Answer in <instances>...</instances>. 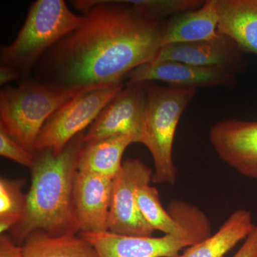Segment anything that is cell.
I'll return each mask as SVG.
<instances>
[{
	"label": "cell",
	"mask_w": 257,
	"mask_h": 257,
	"mask_svg": "<svg viewBox=\"0 0 257 257\" xmlns=\"http://www.w3.org/2000/svg\"><path fill=\"white\" fill-rule=\"evenodd\" d=\"M80 25L36 64L38 82L66 89L121 84L134 69L154 60L164 26L126 1H77Z\"/></svg>",
	"instance_id": "1"
},
{
	"label": "cell",
	"mask_w": 257,
	"mask_h": 257,
	"mask_svg": "<svg viewBox=\"0 0 257 257\" xmlns=\"http://www.w3.org/2000/svg\"><path fill=\"white\" fill-rule=\"evenodd\" d=\"M85 132L71 140L60 153L50 149L35 152L25 213L11 230L10 237L17 244L23 246L36 231L53 236L79 233L73 192Z\"/></svg>",
	"instance_id": "2"
},
{
	"label": "cell",
	"mask_w": 257,
	"mask_h": 257,
	"mask_svg": "<svg viewBox=\"0 0 257 257\" xmlns=\"http://www.w3.org/2000/svg\"><path fill=\"white\" fill-rule=\"evenodd\" d=\"M99 87L72 89L35 81L0 92V128L29 152L55 111L74 96Z\"/></svg>",
	"instance_id": "3"
},
{
	"label": "cell",
	"mask_w": 257,
	"mask_h": 257,
	"mask_svg": "<svg viewBox=\"0 0 257 257\" xmlns=\"http://www.w3.org/2000/svg\"><path fill=\"white\" fill-rule=\"evenodd\" d=\"M147 109L141 144L148 149L155 170L152 182L175 185L177 170L172 156L176 131L197 89L162 87L146 83Z\"/></svg>",
	"instance_id": "4"
},
{
	"label": "cell",
	"mask_w": 257,
	"mask_h": 257,
	"mask_svg": "<svg viewBox=\"0 0 257 257\" xmlns=\"http://www.w3.org/2000/svg\"><path fill=\"white\" fill-rule=\"evenodd\" d=\"M83 18L72 13L63 0H37L14 41L2 47L1 65L24 75L30 73L47 51L75 30Z\"/></svg>",
	"instance_id": "5"
},
{
	"label": "cell",
	"mask_w": 257,
	"mask_h": 257,
	"mask_svg": "<svg viewBox=\"0 0 257 257\" xmlns=\"http://www.w3.org/2000/svg\"><path fill=\"white\" fill-rule=\"evenodd\" d=\"M79 234L94 246L99 257H177L182 250L210 236L211 225L206 216L181 234L154 237L114 234L109 231Z\"/></svg>",
	"instance_id": "6"
},
{
	"label": "cell",
	"mask_w": 257,
	"mask_h": 257,
	"mask_svg": "<svg viewBox=\"0 0 257 257\" xmlns=\"http://www.w3.org/2000/svg\"><path fill=\"white\" fill-rule=\"evenodd\" d=\"M124 84L96 88L74 96L48 119L37 138V151L50 149L60 153L71 140L85 131Z\"/></svg>",
	"instance_id": "7"
},
{
	"label": "cell",
	"mask_w": 257,
	"mask_h": 257,
	"mask_svg": "<svg viewBox=\"0 0 257 257\" xmlns=\"http://www.w3.org/2000/svg\"><path fill=\"white\" fill-rule=\"evenodd\" d=\"M154 170L140 160L128 159L114 178L109 231L130 236H152L155 229L139 209L136 192L152 182Z\"/></svg>",
	"instance_id": "8"
},
{
	"label": "cell",
	"mask_w": 257,
	"mask_h": 257,
	"mask_svg": "<svg viewBox=\"0 0 257 257\" xmlns=\"http://www.w3.org/2000/svg\"><path fill=\"white\" fill-rule=\"evenodd\" d=\"M146 83L126 84L86 130L85 143L111 137L128 136L141 143L147 109Z\"/></svg>",
	"instance_id": "9"
},
{
	"label": "cell",
	"mask_w": 257,
	"mask_h": 257,
	"mask_svg": "<svg viewBox=\"0 0 257 257\" xmlns=\"http://www.w3.org/2000/svg\"><path fill=\"white\" fill-rule=\"evenodd\" d=\"M209 142L224 163L257 179V121L222 120L209 130Z\"/></svg>",
	"instance_id": "10"
},
{
	"label": "cell",
	"mask_w": 257,
	"mask_h": 257,
	"mask_svg": "<svg viewBox=\"0 0 257 257\" xmlns=\"http://www.w3.org/2000/svg\"><path fill=\"white\" fill-rule=\"evenodd\" d=\"M126 84L153 82L167 83L180 88L229 86L234 82V72L221 67H201L175 62L160 61L143 64L126 77Z\"/></svg>",
	"instance_id": "11"
},
{
	"label": "cell",
	"mask_w": 257,
	"mask_h": 257,
	"mask_svg": "<svg viewBox=\"0 0 257 257\" xmlns=\"http://www.w3.org/2000/svg\"><path fill=\"white\" fill-rule=\"evenodd\" d=\"M113 182L112 177L77 172L73 199L79 233L109 231Z\"/></svg>",
	"instance_id": "12"
},
{
	"label": "cell",
	"mask_w": 257,
	"mask_h": 257,
	"mask_svg": "<svg viewBox=\"0 0 257 257\" xmlns=\"http://www.w3.org/2000/svg\"><path fill=\"white\" fill-rule=\"evenodd\" d=\"M239 52L236 44L221 34L219 38L210 41L162 47L152 62L175 61L201 67H221L234 72L242 67Z\"/></svg>",
	"instance_id": "13"
},
{
	"label": "cell",
	"mask_w": 257,
	"mask_h": 257,
	"mask_svg": "<svg viewBox=\"0 0 257 257\" xmlns=\"http://www.w3.org/2000/svg\"><path fill=\"white\" fill-rule=\"evenodd\" d=\"M218 21L217 0H207L201 8L176 15L165 24L162 47L216 40L221 35Z\"/></svg>",
	"instance_id": "14"
},
{
	"label": "cell",
	"mask_w": 257,
	"mask_h": 257,
	"mask_svg": "<svg viewBox=\"0 0 257 257\" xmlns=\"http://www.w3.org/2000/svg\"><path fill=\"white\" fill-rule=\"evenodd\" d=\"M218 31L257 55V0H217Z\"/></svg>",
	"instance_id": "15"
},
{
	"label": "cell",
	"mask_w": 257,
	"mask_h": 257,
	"mask_svg": "<svg viewBox=\"0 0 257 257\" xmlns=\"http://www.w3.org/2000/svg\"><path fill=\"white\" fill-rule=\"evenodd\" d=\"M252 215L246 209L233 211L215 234L186 248L177 257H224L254 229Z\"/></svg>",
	"instance_id": "16"
},
{
	"label": "cell",
	"mask_w": 257,
	"mask_h": 257,
	"mask_svg": "<svg viewBox=\"0 0 257 257\" xmlns=\"http://www.w3.org/2000/svg\"><path fill=\"white\" fill-rule=\"evenodd\" d=\"M135 140L131 137L115 136L84 143L78 162V171L114 178L119 173L125 150Z\"/></svg>",
	"instance_id": "17"
},
{
	"label": "cell",
	"mask_w": 257,
	"mask_h": 257,
	"mask_svg": "<svg viewBox=\"0 0 257 257\" xmlns=\"http://www.w3.org/2000/svg\"><path fill=\"white\" fill-rule=\"evenodd\" d=\"M24 257H99L80 234L53 236L43 231L29 235L23 244Z\"/></svg>",
	"instance_id": "18"
},
{
	"label": "cell",
	"mask_w": 257,
	"mask_h": 257,
	"mask_svg": "<svg viewBox=\"0 0 257 257\" xmlns=\"http://www.w3.org/2000/svg\"><path fill=\"white\" fill-rule=\"evenodd\" d=\"M24 179H0V232L5 234L20 222L25 213L27 194Z\"/></svg>",
	"instance_id": "19"
},
{
	"label": "cell",
	"mask_w": 257,
	"mask_h": 257,
	"mask_svg": "<svg viewBox=\"0 0 257 257\" xmlns=\"http://www.w3.org/2000/svg\"><path fill=\"white\" fill-rule=\"evenodd\" d=\"M140 13L157 20L175 17L186 12L201 8L204 2L200 0H133L126 1Z\"/></svg>",
	"instance_id": "20"
},
{
	"label": "cell",
	"mask_w": 257,
	"mask_h": 257,
	"mask_svg": "<svg viewBox=\"0 0 257 257\" xmlns=\"http://www.w3.org/2000/svg\"><path fill=\"white\" fill-rule=\"evenodd\" d=\"M0 155L32 169L35 162V153H32L0 128Z\"/></svg>",
	"instance_id": "21"
},
{
	"label": "cell",
	"mask_w": 257,
	"mask_h": 257,
	"mask_svg": "<svg viewBox=\"0 0 257 257\" xmlns=\"http://www.w3.org/2000/svg\"><path fill=\"white\" fill-rule=\"evenodd\" d=\"M0 257H24L23 246L17 244L8 235L1 234Z\"/></svg>",
	"instance_id": "22"
},
{
	"label": "cell",
	"mask_w": 257,
	"mask_h": 257,
	"mask_svg": "<svg viewBox=\"0 0 257 257\" xmlns=\"http://www.w3.org/2000/svg\"><path fill=\"white\" fill-rule=\"evenodd\" d=\"M233 257H257V224Z\"/></svg>",
	"instance_id": "23"
},
{
	"label": "cell",
	"mask_w": 257,
	"mask_h": 257,
	"mask_svg": "<svg viewBox=\"0 0 257 257\" xmlns=\"http://www.w3.org/2000/svg\"><path fill=\"white\" fill-rule=\"evenodd\" d=\"M21 74L16 69L8 66L1 65L0 67V84L5 85L20 77Z\"/></svg>",
	"instance_id": "24"
}]
</instances>
